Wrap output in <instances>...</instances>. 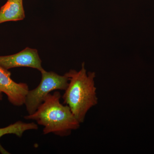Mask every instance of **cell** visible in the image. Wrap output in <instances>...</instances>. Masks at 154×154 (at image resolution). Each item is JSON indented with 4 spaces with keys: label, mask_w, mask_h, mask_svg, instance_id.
<instances>
[{
    "label": "cell",
    "mask_w": 154,
    "mask_h": 154,
    "mask_svg": "<svg viewBox=\"0 0 154 154\" xmlns=\"http://www.w3.org/2000/svg\"><path fill=\"white\" fill-rule=\"evenodd\" d=\"M23 0H8L0 9V24L25 19Z\"/></svg>",
    "instance_id": "obj_6"
},
{
    "label": "cell",
    "mask_w": 154,
    "mask_h": 154,
    "mask_svg": "<svg viewBox=\"0 0 154 154\" xmlns=\"http://www.w3.org/2000/svg\"><path fill=\"white\" fill-rule=\"evenodd\" d=\"M65 75L68 78L69 84L62 96L63 103L69 107L79 122L83 123L88 111L98 104L96 73L87 72L83 63L79 72L71 69Z\"/></svg>",
    "instance_id": "obj_2"
},
{
    "label": "cell",
    "mask_w": 154,
    "mask_h": 154,
    "mask_svg": "<svg viewBox=\"0 0 154 154\" xmlns=\"http://www.w3.org/2000/svg\"><path fill=\"white\" fill-rule=\"evenodd\" d=\"M0 66L8 70L14 68H32L41 72L44 70L38 51L27 47L15 54L0 56Z\"/></svg>",
    "instance_id": "obj_4"
},
{
    "label": "cell",
    "mask_w": 154,
    "mask_h": 154,
    "mask_svg": "<svg viewBox=\"0 0 154 154\" xmlns=\"http://www.w3.org/2000/svg\"><path fill=\"white\" fill-rule=\"evenodd\" d=\"M28 91L27 84L16 83L11 79V73L0 66V91L7 95L12 105L17 106L25 105Z\"/></svg>",
    "instance_id": "obj_5"
},
{
    "label": "cell",
    "mask_w": 154,
    "mask_h": 154,
    "mask_svg": "<svg viewBox=\"0 0 154 154\" xmlns=\"http://www.w3.org/2000/svg\"><path fill=\"white\" fill-rule=\"evenodd\" d=\"M2 92L0 91V101L2 99Z\"/></svg>",
    "instance_id": "obj_8"
},
{
    "label": "cell",
    "mask_w": 154,
    "mask_h": 154,
    "mask_svg": "<svg viewBox=\"0 0 154 154\" xmlns=\"http://www.w3.org/2000/svg\"><path fill=\"white\" fill-rule=\"evenodd\" d=\"M38 125L34 122L25 123L17 122L6 127L0 128V137L8 134H14L20 137L26 131L38 129Z\"/></svg>",
    "instance_id": "obj_7"
},
{
    "label": "cell",
    "mask_w": 154,
    "mask_h": 154,
    "mask_svg": "<svg viewBox=\"0 0 154 154\" xmlns=\"http://www.w3.org/2000/svg\"><path fill=\"white\" fill-rule=\"evenodd\" d=\"M40 82L35 89L28 91L25 105L28 114L36 111L45 97L53 91H65L68 85L69 79L66 75H60L53 72L43 70Z\"/></svg>",
    "instance_id": "obj_3"
},
{
    "label": "cell",
    "mask_w": 154,
    "mask_h": 154,
    "mask_svg": "<svg viewBox=\"0 0 154 154\" xmlns=\"http://www.w3.org/2000/svg\"><path fill=\"white\" fill-rule=\"evenodd\" d=\"M59 91L46 96L34 113L24 116L27 120L36 121L44 127L43 134L53 133L60 137L67 136L79 128L81 123L68 105L60 102Z\"/></svg>",
    "instance_id": "obj_1"
}]
</instances>
